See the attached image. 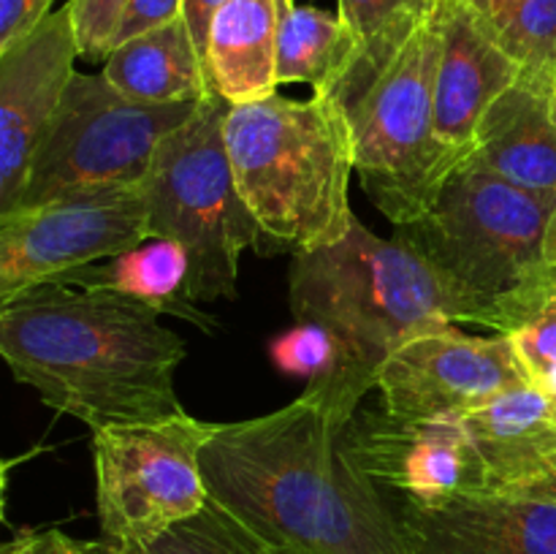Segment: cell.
Here are the masks:
<instances>
[{
    "mask_svg": "<svg viewBox=\"0 0 556 554\" xmlns=\"http://www.w3.org/2000/svg\"><path fill=\"white\" fill-rule=\"evenodd\" d=\"M546 261L552 266H556V212H554V221L548 226V237H546Z\"/></svg>",
    "mask_w": 556,
    "mask_h": 554,
    "instance_id": "cell-33",
    "label": "cell"
},
{
    "mask_svg": "<svg viewBox=\"0 0 556 554\" xmlns=\"http://www.w3.org/2000/svg\"><path fill=\"white\" fill-rule=\"evenodd\" d=\"M223 0H185V22H188L190 33H193L195 43H199L201 54L206 47V33H210V22L215 11L220 9Z\"/></svg>",
    "mask_w": 556,
    "mask_h": 554,
    "instance_id": "cell-31",
    "label": "cell"
},
{
    "mask_svg": "<svg viewBox=\"0 0 556 554\" xmlns=\"http://www.w3.org/2000/svg\"><path fill=\"white\" fill-rule=\"evenodd\" d=\"M548 394H552V400H554V407H556V380H554V383L552 386H548Z\"/></svg>",
    "mask_w": 556,
    "mask_h": 554,
    "instance_id": "cell-35",
    "label": "cell"
},
{
    "mask_svg": "<svg viewBox=\"0 0 556 554\" xmlns=\"http://www.w3.org/2000/svg\"><path fill=\"white\" fill-rule=\"evenodd\" d=\"M288 275L293 318L324 326L342 348L337 378L309 386L324 391L345 427L402 342L454 324L421 255L396 237H378L358 217L342 242L293 253Z\"/></svg>",
    "mask_w": 556,
    "mask_h": 554,
    "instance_id": "cell-3",
    "label": "cell"
},
{
    "mask_svg": "<svg viewBox=\"0 0 556 554\" xmlns=\"http://www.w3.org/2000/svg\"><path fill=\"white\" fill-rule=\"evenodd\" d=\"M79 60L68 5L0 52V215L14 212Z\"/></svg>",
    "mask_w": 556,
    "mask_h": 554,
    "instance_id": "cell-13",
    "label": "cell"
},
{
    "mask_svg": "<svg viewBox=\"0 0 556 554\" xmlns=\"http://www.w3.org/2000/svg\"><path fill=\"white\" fill-rule=\"evenodd\" d=\"M438 5V0H340V16L351 30L356 54L326 96L340 98L375 79Z\"/></svg>",
    "mask_w": 556,
    "mask_h": 554,
    "instance_id": "cell-22",
    "label": "cell"
},
{
    "mask_svg": "<svg viewBox=\"0 0 556 554\" xmlns=\"http://www.w3.org/2000/svg\"><path fill=\"white\" fill-rule=\"evenodd\" d=\"M54 0H0V52L30 36L49 14Z\"/></svg>",
    "mask_w": 556,
    "mask_h": 554,
    "instance_id": "cell-29",
    "label": "cell"
},
{
    "mask_svg": "<svg viewBox=\"0 0 556 554\" xmlns=\"http://www.w3.org/2000/svg\"><path fill=\"white\" fill-rule=\"evenodd\" d=\"M101 74L125 98L152 106L201 101L212 92L204 54L185 16L114 47Z\"/></svg>",
    "mask_w": 556,
    "mask_h": 554,
    "instance_id": "cell-19",
    "label": "cell"
},
{
    "mask_svg": "<svg viewBox=\"0 0 556 554\" xmlns=\"http://www.w3.org/2000/svg\"><path fill=\"white\" fill-rule=\"evenodd\" d=\"M52 282L119 293V297L147 304L157 313L195 324L201 331H217L215 315L201 310L199 302L190 299L188 250L174 239L150 237L136 248L114 255V259L81 266V269L68 272Z\"/></svg>",
    "mask_w": 556,
    "mask_h": 554,
    "instance_id": "cell-20",
    "label": "cell"
},
{
    "mask_svg": "<svg viewBox=\"0 0 556 554\" xmlns=\"http://www.w3.org/2000/svg\"><path fill=\"white\" fill-rule=\"evenodd\" d=\"M150 239L144 188L0 215V304Z\"/></svg>",
    "mask_w": 556,
    "mask_h": 554,
    "instance_id": "cell-10",
    "label": "cell"
},
{
    "mask_svg": "<svg viewBox=\"0 0 556 554\" xmlns=\"http://www.w3.org/2000/svg\"><path fill=\"white\" fill-rule=\"evenodd\" d=\"M0 554H96L85 543L74 541L65 532L54 530H20Z\"/></svg>",
    "mask_w": 556,
    "mask_h": 554,
    "instance_id": "cell-30",
    "label": "cell"
},
{
    "mask_svg": "<svg viewBox=\"0 0 556 554\" xmlns=\"http://www.w3.org/2000/svg\"><path fill=\"white\" fill-rule=\"evenodd\" d=\"M201 101L152 106L125 98L103 74L76 71L14 212L144 188L166 136L188 123Z\"/></svg>",
    "mask_w": 556,
    "mask_h": 554,
    "instance_id": "cell-8",
    "label": "cell"
},
{
    "mask_svg": "<svg viewBox=\"0 0 556 554\" xmlns=\"http://www.w3.org/2000/svg\"><path fill=\"white\" fill-rule=\"evenodd\" d=\"M465 3H467V5H472V9H476V5H481L483 0H465Z\"/></svg>",
    "mask_w": 556,
    "mask_h": 554,
    "instance_id": "cell-36",
    "label": "cell"
},
{
    "mask_svg": "<svg viewBox=\"0 0 556 554\" xmlns=\"http://www.w3.org/2000/svg\"><path fill=\"white\" fill-rule=\"evenodd\" d=\"M527 378L541 389L556 380V272L510 335Z\"/></svg>",
    "mask_w": 556,
    "mask_h": 554,
    "instance_id": "cell-26",
    "label": "cell"
},
{
    "mask_svg": "<svg viewBox=\"0 0 556 554\" xmlns=\"http://www.w3.org/2000/svg\"><path fill=\"white\" fill-rule=\"evenodd\" d=\"M554 76L552 71H521L483 114L465 166L519 188L556 193Z\"/></svg>",
    "mask_w": 556,
    "mask_h": 554,
    "instance_id": "cell-16",
    "label": "cell"
},
{
    "mask_svg": "<svg viewBox=\"0 0 556 554\" xmlns=\"http://www.w3.org/2000/svg\"><path fill=\"white\" fill-rule=\"evenodd\" d=\"M440 54L443 5L418 25L375 79L337 98L351 125L358 182L394 226L418 221L462 166L440 144L434 128Z\"/></svg>",
    "mask_w": 556,
    "mask_h": 554,
    "instance_id": "cell-6",
    "label": "cell"
},
{
    "mask_svg": "<svg viewBox=\"0 0 556 554\" xmlns=\"http://www.w3.org/2000/svg\"><path fill=\"white\" fill-rule=\"evenodd\" d=\"M269 356L286 375L329 383L342 367V348L329 329L318 324H296L271 340Z\"/></svg>",
    "mask_w": 556,
    "mask_h": 554,
    "instance_id": "cell-25",
    "label": "cell"
},
{
    "mask_svg": "<svg viewBox=\"0 0 556 554\" xmlns=\"http://www.w3.org/2000/svg\"><path fill=\"white\" fill-rule=\"evenodd\" d=\"M231 103L210 92L190 119L166 136L144 182L150 237L188 250L190 299L239 297V261L264 234L233 179L226 144Z\"/></svg>",
    "mask_w": 556,
    "mask_h": 554,
    "instance_id": "cell-7",
    "label": "cell"
},
{
    "mask_svg": "<svg viewBox=\"0 0 556 554\" xmlns=\"http://www.w3.org/2000/svg\"><path fill=\"white\" fill-rule=\"evenodd\" d=\"M554 92H556V76H554Z\"/></svg>",
    "mask_w": 556,
    "mask_h": 554,
    "instance_id": "cell-37",
    "label": "cell"
},
{
    "mask_svg": "<svg viewBox=\"0 0 556 554\" xmlns=\"http://www.w3.org/2000/svg\"><path fill=\"white\" fill-rule=\"evenodd\" d=\"M130 0H71V22H74L79 58L106 60L117 38L119 22Z\"/></svg>",
    "mask_w": 556,
    "mask_h": 554,
    "instance_id": "cell-27",
    "label": "cell"
},
{
    "mask_svg": "<svg viewBox=\"0 0 556 554\" xmlns=\"http://www.w3.org/2000/svg\"><path fill=\"white\" fill-rule=\"evenodd\" d=\"M472 11L521 68L556 74V0H483Z\"/></svg>",
    "mask_w": 556,
    "mask_h": 554,
    "instance_id": "cell-23",
    "label": "cell"
},
{
    "mask_svg": "<svg viewBox=\"0 0 556 554\" xmlns=\"http://www.w3.org/2000/svg\"><path fill=\"white\" fill-rule=\"evenodd\" d=\"M109 554H147L144 549H117V546H109Z\"/></svg>",
    "mask_w": 556,
    "mask_h": 554,
    "instance_id": "cell-34",
    "label": "cell"
},
{
    "mask_svg": "<svg viewBox=\"0 0 556 554\" xmlns=\"http://www.w3.org/2000/svg\"><path fill=\"white\" fill-rule=\"evenodd\" d=\"M527 380L510 337L465 335L448 324L402 342L380 369L378 391L394 416L465 418Z\"/></svg>",
    "mask_w": 556,
    "mask_h": 554,
    "instance_id": "cell-11",
    "label": "cell"
},
{
    "mask_svg": "<svg viewBox=\"0 0 556 554\" xmlns=\"http://www.w3.org/2000/svg\"><path fill=\"white\" fill-rule=\"evenodd\" d=\"M462 424L481 459L486 492L525 494L556 473V407L541 386H514Z\"/></svg>",
    "mask_w": 556,
    "mask_h": 554,
    "instance_id": "cell-17",
    "label": "cell"
},
{
    "mask_svg": "<svg viewBox=\"0 0 556 554\" xmlns=\"http://www.w3.org/2000/svg\"><path fill=\"white\" fill-rule=\"evenodd\" d=\"M157 310L47 282L0 304V356L43 405L96 429L182 416L185 340Z\"/></svg>",
    "mask_w": 556,
    "mask_h": 554,
    "instance_id": "cell-2",
    "label": "cell"
},
{
    "mask_svg": "<svg viewBox=\"0 0 556 554\" xmlns=\"http://www.w3.org/2000/svg\"><path fill=\"white\" fill-rule=\"evenodd\" d=\"M440 5L443 54L434 85V128L440 144L465 163L483 114L525 68L500 49L465 0H443Z\"/></svg>",
    "mask_w": 556,
    "mask_h": 554,
    "instance_id": "cell-15",
    "label": "cell"
},
{
    "mask_svg": "<svg viewBox=\"0 0 556 554\" xmlns=\"http://www.w3.org/2000/svg\"><path fill=\"white\" fill-rule=\"evenodd\" d=\"M147 554H291L271 546L215 500L144 546Z\"/></svg>",
    "mask_w": 556,
    "mask_h": 554,
    "instance_id": "cell-24",
    "label": "cell"
},
{
    "mask_svg": "<svg viewBox=\"0 0 556 554\" xmlns=\"http://www.w3.org/2000/svg\"><path fill=\"white\" fill-rule=\"evenodd\" d=\"M438 3H440V0H438Z\"/></svg>",
    "mask_w": 556,
    "mask_h": 554,
    "instance_id": "cell-38",
    "label": "cell"
},
{
    "mask_svg": "<svg viewBox=\"0 0 556 554\" xmlns=\"http://www.w3.org/2000/svg\"><path fill=\"white\" fill-rule=\"evenodd\" d=\"M407 554H556V503L476 492L443 505L400 503Z\"/></svg>",
    "mask_w": 556,
    "mask_h": 554,
    "instance_id": "cell-14",
    "label": "cell"
},
{
    "mask_svg": "<svg viewBox=\"0 0 556 554\" xmlns=\"http://www.w3.org/2000/svg\"><path fill=\"white\" fill-rule=\"evenodd\" d=\"M182 14L185 0H130L128 9H125L123 14V22H119L114 47L141 36V33H150L155 30V27L168 25V22L179 20Z\"/></svg>",
    "mask_w": 556,
    "mask_h": 554,
    "instance_id": "cell-28",
    "label": "cell"
},
{
    "mask_svg": "<svg viewBox=\"0 0 556 554\" xmlns=\"http://www.w3.org/2000/svg\"><path fill=\"white\" fill-rule=\"evenodd\" d=\"M556 193L519 188L462 163L396 239L421 255L454 324L510 335L556 266L546 261Z\"/></svg>",
    "mask_w": 556,
    "mask_h": 554,
    "instance_id": "cell-4",
    "label": "cell"
},
{
    "mask_svg": "<svg viewBox=\"0 0 556 554\" xmlns=\"http://www.w3.org/2000/svg\"><path fill=\"white\" fill-rule=\"evenodd\" d=\"M527 498H541V500H552V503H556V473L552 478H546L543 483H538V487L527 489Z\"/></svg>",
    "mask_w": 556,
    "mask_h": 554,
    "instance_id": "cell-32",
    "label": "cell"
},
{
    "mask_svg": "<svg viewBox=\"0 0 556 554\" xmlns=\"http://www.w3.org/2000/svg\"><path fill=\"white\" fill-rule=\"evenodd\" d=\"M212 429L182 413L92 432L98 521L112 546H150L210 503L201 449Z\"/></svg>",
    "mask_w": 556,
    "mask_h": 554,
    "instance_id": "cell-9",
    "label": "cell"
},
{
    "mask_svg": "<svg viewBox=\"0 0 556 554\" xmlns=\"http://www.w3.org/2000/svg\"><path fill=\"white\" fill-rule=\"evenodd\" d=\"M353 54L356 43L340 11L291 3L277 38V85H309L313 92H331Z\"/></svg>",
    "mask_w": 556,
    "mask_h": 554,
    "instance_id": "cell-21",
    "label": "cell"
},
{
    "mask_svg": "<svg viewBox=\"0 0 556 554\" xmlns=\"http://www.w3.org/2000/svg\"><path fill=\"white\" fill-rule=\"evenodd\" d=\"M342 451L380 492L407 505H443L486 492L481 459L462 418H402L362 411L342 432Z\"/></svg>",
    "mask_w": 556,
    "mask_h": 554,
    "instance_id": "cell-12",
    "label": "cell"
},
{
    "mask_svg": "<svg viewBox=\"0 0 556 554\" xmlns=\"http://www.w3.org/2000/svg\"><path fill=\"white\" fill-rule=\"evenodd\" d=\"M226 144L233 179L264 239L293 253L342 242L353 226L351 125L337 98L269 96L231 106Z\"/></svg>",
    "mask_w": 556,
    "mask_h": 554,
    "instance_id": "cell-5",
    "label": "cell"
},
{
    "mask_svg": "<svg viewBox=\"0 0 556 554\" xmlns=\"http://www.w3.org/2000/svg\"><path fill=\"white\" fill-rule=\"evenodd\" d=\"M293 0H223L204 47L212 92L231 106L277 92V38Z\"/></svg>",
    "mask_w": 556,
    "mask_h": 554,
    "instance_id": "cell-18",
    "label": "cell"
},
{
    "mask_svg": "<svg viewBox=\"0 0 556 554\" xmlns=\"http://www.w3.org/2000/svg\"><path fill=\"white\" fill-rule=\"evenodd\" d=\"M318 386L286 407L215 424L201 449L210 500L291 554H407L396 508L342 451Z\"/></svg>",
    "mask_w": 556,
    "mask_h": 554,
    "instance_id": "cell-1",
    "label": "cell"
}]
</instances>
